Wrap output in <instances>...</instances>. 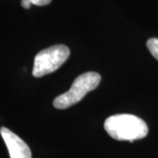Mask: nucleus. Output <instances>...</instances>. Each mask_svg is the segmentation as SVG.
<instances>
[{
    "label": "nucleus",
    "instance_id": "20e7f679",
    "mask_svg": "<svg viewBox=\"0 0 158 158\" xmlns=\"http://www.w3.org/2000/svg\"><path fill=\"white\" fill-rule=\"evenodd\" d=\"M0 134L8 149L10 158H32L29 146L7 127L0 128Z\"/></svg>",
    "mask_w": 158,
    "mask_h": 158
},
{
    "label": "nucleus",
    "instance_id": "7ed1b4c3",
    "mask_svg": "<svg viewBox=\"0 0 158 158\" xmlns=\"http://www.w3.org/2000/svg\"><path fill=\"white\" fill-rule=\"evenodd\" d=\"M70 56V49L64 44H56L42 49L35 56L33 76L42 77L56 71Z\"/></svg>",
    "mask_w": 158,
    "mask_h": 158
},
{
    "label": "nucleus",
    "instance_id": "f03ea898",
    "mask_svg": "<svg viewBox=\"0 0 158 158\" xmlns=\"http://www.w3.org/2000/svg\"><path fill=\"white\" fill-rule=\"evenodd\" d=\"M101 75L97 72H86L75 79L70 89L60 94L53 100V107L56 109H67L83 99L89 91L99 86Z\"/></svg>",
    "mask_w": 158,
    "mask_h": 158
},
{
    "label": "nucleus",
    "instance_id": "423d86ee",
    "mask_svg": "<svg viewBox=\"0 0 158 158\" xmlns=\"http://www.w3.org/2000/svg\"><path fill=\"white\" fill-rule=\"evenodd\" d=\"M147 47L151 55L158 61V38H150L147 41Z\"/></svg>",
    "mask_w": 158,
    "mask_h": 158
},
{
    "label": "nucleus",
    "instance_id": "39448f33",
    "mask_svg": "<svg viewBox=\"0 0 158 158\" xmlns=\"http://www.w3.org/2000/svg\"><path fill=\"white\" fill-rule=\"evenodd\" d=\"M52 0H22L21 4L24 8H30L31 5H37V6H44L52 2Z\"/></svg>",
    "mask_w": 158,
    "mask_h": 158
},
{
    "label": "nucleus",
    "instance_id": "f257e3e1",
    "mask_svg": "<svg viewBox=\"0 0 158 158\" xmlns=\"http://www.w3.org/2000/svg\"><path fill=\"white\" fill-rule=\"evenodd\" d=\"M104 127L117 141H135L145 138L149 128L143 119L132 114H116L105 120Z\"/></svg>",
    "mask_w": 158,
    "mask_h": 158
}]
</instances>
